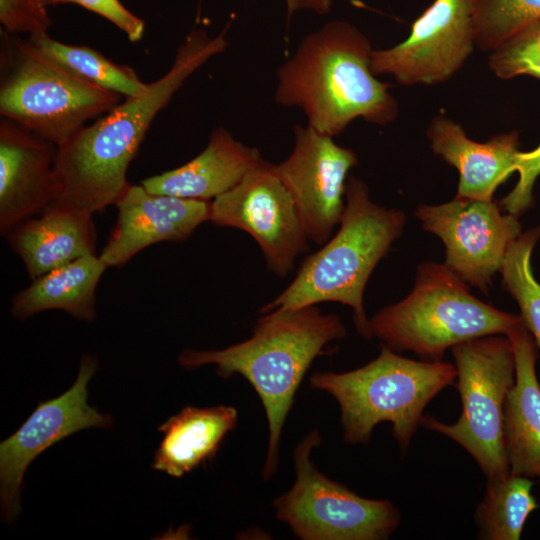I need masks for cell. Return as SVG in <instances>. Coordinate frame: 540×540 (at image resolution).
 <instances>
[{"mask_svg":"<svg viewBox=\"0 0 540 540\" xmlns=\"http://www.w3.org/2000/svg\"><path fill=\"white\" fill-rule=\"evenodd\" d=\"M26 40L37 53L65 71L123 97L138 96L148 88L132 68L116 64L92 48L63 43L47 32L29 35Z\"/></svg>","mask_w":540,"mask_h":540,"instance_id":"23","label":"cell"},{"mask_svg":"<svg viewBox=\"0 0 540 540\" xmlns=\"http://www.w3.org/2000/svg\"><path fill=\"white\" fill-rule=\"evenodd\" d=\"M530 478L509 474L487 480L486 490L475 512L478 538L519 540L529 515L538 507L531 493Z\"/></svg>","mask_w":540,"mask_h":540,"instance_id":"24","label":"cell"},{"mask_svg":"<svg viewBox=\"0 0 540 540\" xmlns=\"http://www.w3.org/2000/svg\"><path fill=\"white\" fill-rule=\"evenodd\" d=\"M210 222L247 232L259 245L268 268L284 277L308 251V238L274 164L262 161L229 191L211 201Z\"/></svg>","mask_w":540,"mask_h":540,"instance_id":"10","label":"cell"},{"mask_svg":"<svg viewBox=\"0 0 540 540\" xmlns=\"http://www.w3.org/2000/svg\"><path fill=\"white\" fill-rule=\"evenodd\" d=\"M519 180L513 190L501 200L508 213L519 216L533 204V186L540 175V144L532 151L519 152L516 162Z\"/></svg>","mask_w":540,"mask_h":540,"instance_id":"29","label":"cell"},{"mask_svg":"<svg viewBox=\"0 0 540 540\" xmlns=\"http://www.w3.org/2000/svg\"><path fill=\"white\" fill-rule=\"evenodd\" d=\"M320 441L314 430L296 446V480L273 502L277 519L302 540L387 539L400 522L397 507L389 500L361 497L323 475L310 457Z\"/></svg>","mask_w":540,"mask_h":540,"instance_id":"9","label":"cell"},{"mask_svg":"<svg viewBox=\"0 0 540 540\" xmlns=\"http://www.w3.org/2000/svg\"><path fill=\"white\" fill-rule=\"evenodd\" d=\"M263 161L260 152L215 129L205 149L189 162L148 177L141 184L154 194L210 201L224 194Z\"/></svg>","mask_w":540,"mask_h":540,"instance_id":"19","label":"cell"},{"mask_svg":"<svg viewBox=\"0 0 540 540\" xmlns=\"http://www.w3.org/2000/svg\"><path fill=\"white\" fill-rule=\"evenodd\" d=\"M475 9L476 0H434L404 41L372 51V72L389 74L401 85L448 80L473 52Z\"/></svg>","mask_w":540,"mask_h":540,"instance_id":"11","label":"cell"},{"mask_svg":"<svg viewBox=\"0 0 540 540\" xmlns=\"http://www.w3.org/2000/svg\"><path fill=\"white\" fill-rule=\"evenodd\" d=\"M49 0H0V23L7 34L45 33L52 25Z\"/></svg>","mask_w":540,"mask_h":540,"instance_id":"28","label":"cell"},{"mask_svg":"<svg viewBox=\"0 0 540 540\" xmlns=\"http://www.w3.org/2000/svg\"><path fill=\"white\" fill-rule=\"evenodd\" d=\"M491 52L488 65L497 77L540 79V20L521 28Z\"/></svg>","mask_w":540,"mask_h":540,"instance_id":"27","label":"cell"},{"mask_svg":"<svg viewBox=\"0 0 540 540\" xmlns=\"http://www.w3.org/2000/svg\"><path fill=\"white\" fill-rule=\"evenodd\" d=\"M288 19L299 11H311L326 15L331 11L333 0H285Z\"/></svg>","mask_w":540,"mask_h":540,"instance_id":"31","label":"cell"},{"mask_svg":"<svg viewBox=\"0 0 540 540\" xmlns=\"http://www.w3.org/2000/svg\"><path fill=\"white\" fill-rule=\"evenodd\" d=\"M108 268L99 255H87L32 280L11 300V315L27 319L48 310H61L91 322L96 318V288Z\"/></svg>","mask_w":540,"mask_h":540,"instance_id":"22","label":"cell"},{"mask_svg":"<svg viewBox=\"0 0 540 540\" xmlns=\"http://www.w3.org/2000/svg\"><path fill=\"white\" fill-rule=\"evenodd\" d=\"M452 349L456 388L462 413L453 424L423 415L420 426L461 445L477 462L487 480L510 474L504 441V406L516 378L515 355L509 338L489 335Z\"/></svg>","mask_w":540,"mask_h":540,"instance_id":"7","label":"cell"},{"mask_svg":"<svg viewBox=\"0 0 540 540\" xmlns=\"http://www.w3.org/2000/svg\"><path fill=\"white\" fill-rule=\"evenodd\" d=\"M228 46L224 33L214 37L195 28L185 37L169 70L138 96L114 108L57 147L53 202L91 213L115 205L130 185L127 170L153 119L183 83Z\"/></svg>","mask_w":540,"mask_h":540,"instance_id":"1","label":"cell"},{"mask_svg":"<svg viewBox=\"0 0 540 540\" xmlns=\"http://www.w3.org/2000/svg\"><path fill=\"white\" fill-rule=\"evenodd\" d=\"M76 4L110 21L131 42L142 39L145 22L128 10L119 0H49V5Z\"/></svg>","mask_w":540,"mask_h":540,"instance_id":"30","label":"cell"},{"mask_svg":"<svg viewBox=\"0 0 540 540\" xmlns=\"http://www.w3.org/2000/svg\"><path fill=\"white\" fill-rule=\"evenodd\" d=\"M523 322L474 296L445 264L422 263L415 286L400 302L370 320L371 335L394 351H412L428 361L442 360L460 343L489 335H507Z\"/></svg>","mask_w":540,"mask_h":540,"instance_id":"6","label":"cell"},{"mask_svg":"<svg viewBox=\"0 0 540 540\" xmlns=\"http://www.w3.org/2000/svg\"><path fill=\"white\" fill-rule=\"evenodd\" d=\"M346 330L335 314H323L316 305L258 319L252 336L221 350H183L179 364L185 369L216 365L222 378L238 374L258 394L268 424V448L264 480L279 461L282 429L296 391L311 363L326 354L330 342L345 337Z\"/></svg>","mask_w":540,"mask_h":540,"instance_id":"3","label":"cell"},{"mask_svg":"<svg viewBox=\"0 0 540 540\" xmlns=\"http://www.w3.org/2000/svg\"><path fill=\"white\" fill-rule=\"evenodd\" d=\"M425 230L439 236L446 248L445 265L465 282L488 293L510 244L521 234L517 216L503 214L491 201L456 197L416 210Z\"/></svg>","mask_w":540,"mask_h":540,"instance_id":"13","label":"cell"},{"mask_svg":"<svg viewBox=\"0 0 540 540\" xmlns=\"http://www.w3.org/2000/svg\"><path fill=\"white\" fill-rule=\"evenodd\" d=\"M57 147L17 123L0 122V232L41 214L54 201Z\"/></svg>","mask_w":540,"mask_h":540,"instance_id":"16","label":"cell"},{"mask_svg":"<svg viewBox=\"0 0 540 540\" xmlns=\"http://www.w3.org/2000/svg\"><path fill=\"white\" fill-rule=\"evenodd\" d=\"M339 224L336 234L303 260L293 281L260 313L278 314L338 302L353 309L356 329L370 339L364 290L375 266L401 234L405 217L399 210L373 203L366 184L351 177L346 182L345 209Z\"/></svg>","mask_w":540,"mask_h":540,"instance_id":"4","label":"cell"},{"mask_svg":"<svg viewBox=\"0 0 540 540\" xmlns=\"http://www.w3.org/2000/svg\"><path fill=\"white\" fill-rule=\"evenodd\" d=\"M294 137L291 154L274 169L293 199L308 240L323 245L342 219L346 178L357 156L308 125H296Z\"/></svg>","mask_w":540,"mask_h":540,"instance_id":"14","label":"cell"},{"mask_svg":"<svg viewBox=\"0 0 540 540\" xmlns=\"http://www.w3.org/2000/svg\"><path fill=\"white\" fill-rule=\"evenodd\" d=\"M540 228L521 233L509 246L500 268L503 287L515 298L525 327L540 350V283L531 268L533 248Z\"/></svg>","mask_w":540,"mask_h":540,"instance_id":"25","label":"cell"},{"mask_svg":"<svg viewBox=\"0 0 540 540\" xmlns=\"http://www.w3.org/2000/svg\"><path fill=\"white\" fill-rule=\"evenodd\" d=\"M515 355V383L504 406L503 441L510 473L540 479V384L537 350L522 322L507 335Z\"/></svg>","mask_w":540,"mask_h":540,"instance_id":"20","label":"cell"},{"mask_svg":"<svg viewBox=\"0 0 540 540\" xmlns=\"http://www.w3.org/2000/svg\"><path fill=\"white\" fill-rule=\"evenodd\" d=\"M456 376L451 363L405 358L382 343L378 357L365 366L343 373L315 372L310 385L338 402L346 442L367 443L374 427L387 421L406 451L423 410Z\"/></svg>","mask_w":540,"mask_h":540,"instance_id":"5","label":"cell"},{"mask_svg":"<svg viewBox=\"0 0 540 540\" xmlns=\"http://www.w3.org/2000/svg\"><path fill=\"white\" fill-rule=\"evenodd\" d=\"M97 369L94 356L81 359L76 381L62 395L39 402L36 409L0 444V502L2 519L14 524L20 513V492L29 464L64 438L88 428H108L113 419L87 403V386Z\"/></svg>","mask_w":540,"mask_h":540,"instance_id":"12","label":"cell"},{"mask_svg":"<svg viewBox=\"0 0 540 540\" xmlns=\"http://www.w3.org/2000/svg\"><path fill=\"white\" fill-rule=\"evenodd\" d=\"M367 36L345 20L306 35L276 71L275 100L303 111L307 125L340 135L355 119L386 125L398 113L389 85L376 78Z\"/></svg>","mask_w":540,"mask_h":540,"instance_id":"2","label":"cell"},{"mask_svg":"<svg viewBox=\"0 0 540 540\" xmlns=\"http://www.w3.org/2000/svg\"><path fill=\"white\" fill-rule=\"evenodd\" d=\"M117 220L100 258L109 267L125 266L137 253L159 242H182L210 219V201L154 194L129 185L115 204Z\"/></svg>","mask_w":540,"mask_h":540,"instance_id":"15","label":"cell"},{"mask_svg":"<svg viewBox=\"0 0 540 540\" xmlns=\"http://www.w3.org/2000/svg\"><path fill=\"white\" fill-rule=\"evenodd\" d=\"M4 237L31 280L75 259L96 254L93 213L58 202L17 224Z\"/></svg>","mask_w":540,"mask_h":540,"instance_id":"17","label":"cell"},{"mask_svg":"<svg viewBox=\"0 0 540 540\" xmlns=\"http://www.w3.org/2000/svg\"><path fill=\"white\" fill-rule=\"evenodd\" d=\"M537 20H540V0H476L475 46L492 51Z\"/></svg>","mask_w":540,"mask_h":540,"instance_id":"26","label":"cell"},{"mask_svg":"<svg viewBox=\"0 0 540 540\" xmlns=\"http://www.w3.org/2000/svg\"><path fill=\"white\" fill-rule=\"evenodd\" d=\"M12 43L0 86V114L56 147L123 97L65 71L27 40L16 38Z\"/></svg>","mask_w":540,"mask_h":540,"instance_id":"8","label":"cell"},{"mask_svg":"<svg viewBox=\"0 0 540 540\" xmlns=\"http://www.w3.org/2000/svg\"><path fill=\"white\" fill-rule=\"evenodd\" d=\"M238 420L232 406L199 408L186 406L168 418L157 430L163 438L155 451L151 467L180 478L212 462L225 436Z\"/></svg>","mask_w":540,"mask_h":540,"instance_id":"21","label":"cell"},{"mask_svg":"<svg viewBox=\"0 0 540 540\" xmlns=\"http://www.w3.org/2000/svg\"><path fill=\"white\" fill-rule=\"evenodd\" d=\"M427 135L433 152L459 172L456 197L491 201L497 187L516 171L520 152L517 132L480 143L469 139L459 124L439 115L432 120Z\"/></svg>","mask_w":540,"mask_h":540,"instance_id":"18","label":"cell"}]
</instances>
